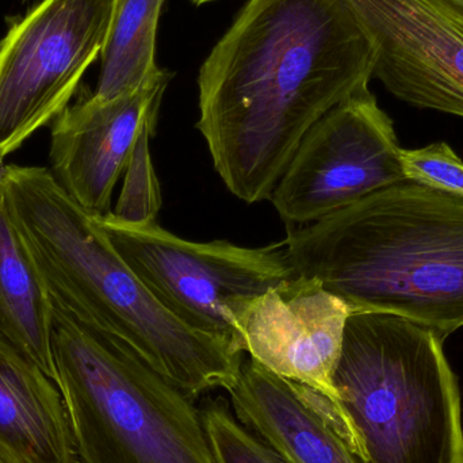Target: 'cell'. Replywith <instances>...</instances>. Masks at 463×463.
<instances>
[{
  "label": "cell",
  "instance_id": "1",
  "mask_svg": "<svg viewBox=\"0 0 463 463\" xmlns=\"http://www.w3.org/2000/svg\"><path fill=\"white\" fill-rule=\"evenodd\" d=\"M374 62L345 0H247L198 73L197 129L232 194L269 200L307 130L369 87Z\"/></svg>",
  "mask_w": 463,
  "mask_h": 463
},
{
  "label": "cell",
  "instance_id": "2",
  "mask_svg": "<svg viewBox=\"0 0 463 463\" xmlns=\"http://www.w3.org/2000/svg\"><path fill=\"white\" fill-rule=\"evenodd\" d=\"M0 184L52 304L129 348L194 402L236 383L241 351L165 309L48 168L0 162Z\"/></svg>",
  "mask_w": 463,
  "mask_h": 463
},
{
  "label": "cell",
  "instance_id": "3",
  "mask_svg": "<svg viewBox=\"0 0 463 463\" xmlns=\"http://www.w3.org/2000/svg\"><path fill=\"white\" fill-rule=\"evenodd\" d=\"M298 275L353 313H386L443 340L463 328V197L413 181L378 190L285 239Z\"/></svg>",
  "mask_w": 463,
  "mask_h": 463
},
{
  "label": "cell",
  "instance_id": "4",
  "mask_svg": "<svg viewBox=\"0 0 463 463\" xmlns=\"http://www.w3.org/2000/svg\"><path fill=\"white\" fill-rule=\"evenodd\" d=\"M443 342L399 316H350L335 385L362 463H463L461 393Z\"/></svg>",
  "mask_w": 463,
  "mask_h": 463
},
{
  "label": "cell",
  "instance_id": "5",
  "mask_svg": "<svg viewBox=\"0 0 463 463\" xmlns=\"http://www.w3.org/2000/svg\"><path fill=\"white\" fill-rule=\"evenodd\" d=\"M52 324L56 385L81 463H216L194 400L56 305Z\"/></svg>",
  "mask_w": 463,
  "mask_h": 463
},
{
  "label": "cell",
  "instance_id": "6",
  "mask_svg": "<svg viewBox=\"0 0 463 463\" xmlns=\"http://www.w3.org/2000/svg\"><path fill=\"white\" fill-rule=\"evenodd\" d=\"M98 222L165 309L190 328L227 340L239 350L242 317L250 304L298 275L285 240L247 248L224 240L190 241L157 222L135 227L111 213Z\"/></svg>",
  "mask_w": 463,
  "mask_h": 463
},
{
  "label": "cell",
  "instance_id": "7",
  "mask_svg": "<svg viewBox=\"0 0 463 463\" xmlns=\"http://www.w3.org/2000/svg\"><path fill=\"white\" fill-rule=\"evenodd\" d=\"M117 0H41L0 43V162L54 121L102 56Z\"/></svg>",
  "mask_w": 463,
  "mask_h": 463
},
{
  "label": "cell",
  "instance_id": "8",
  "mask_svg": "<svg viewBox=\"0 0 463 463\" xmlns=\"http://www.w3.org/2000/svg\"><path fill=\"white\" fill-rule=\"evenodd\" d=\"M402 154L393 121L366 87L307 130L269 201L288 227L312 224L407 181Z\"/></svg>",
  "mask_w": 463,
  "mask_h": 463
},
{
  "label": "cell",
  "instance_id": "9",
  "mask_svg": "<svg viewBox=\"0 0 463 463\" xmlns=\"http://www.w3.org/2000/svg\"><path fill=\"white\" fill-rule=\"evenodd\" d=\"M397 99L463 118V10L451 0H345Z\"/></svg>",
  "mask_w": 463,
  "mask_h": 463
},
{
  "label": "cell",
  "instance_id": "10",
  "mask_svg": "<svg viewBox=\"0 0 463 463\" xmlns=\"http://www.w3.org/2000/svg\"><path fill=\"white\" fill-rule=\"evenodd\" d=\"M351 307L316 278L297 275L256 298L240 328V350L269 372L323 397L362 461L361 445L335 385Z\"/></svg>",
  "mask_w": 463,
  "mask_h": 463
},
{
  "label": "cell",
  "instance_id": "11",
  "mask_svg": "<svg viewBox=\"0 0 463 463\" xmlns=\"http://www.w3.org/2000/svg\"><path fill=\"white\" fill-rule=\"evenodd\" d=\"M174 73L159 75L110 100L90 95L68 106L52 128L51 173L64 192L92 216L110 214L111 197L146 127H157Z\"/></svg>",
  "mask_w": 463,
  "mask_h": 463
},
{
  "label": "cell",
  "instance_id": "12",
  "mask_svg": "<svg viewBox=\"0 0 463 463\" xmlns=\"http://www.w3.org/2000/svg\"><path fill=\"white\" fill-rule=\"evenodd\" d=\"M237 420L288 463H362L345 426L323 397L279 377L253 359L242 361L227 391Z\"/></svg>",
  "mask_w": 463,
  "mask_h": 463
},
{
  "label": "cell",
  "instance_id": "13",
  "mask_svg": "<svg viewBox=\"0 0 463 463\" xmlns=\"http://www.w3.org/2000/svg\"><path fill=\"white\" fill-rule=\"evenodd\" d=\"M0 440L29 463H81L56 383L3 337Z\"/></svg>",
  "mask_w": 463,
  "mask_h": 463
},
{
  "label": "cell",
  "instance_id": "14",
  "mask_svg": "<svg viewBox=\"0 0 463 463\" xmlns=\"http://www.w3.org/2000/svg\"><path fill=\"white\" fill-rule=\"evenodd\" d=\"M52 323L53 305L11 222L0 184V337L56 383Z\"/></svg>",
  "mask_w": 463,
  "mask_h": 463
},
{
  "label": "cell",
  "instance_id": "15",
  "mask_svg": "<svg viewBox=\"0 0 463 463\" xmlns=\"http://www.w3.org/2000/svg\"><path fill=\"white\" fill-rule=\"evenodd\" d=\"M165 0H117L92 97L110 100L135 91L162 72L156 38Z\"/></svg>",
  "mask_w": 463,
  "mask_h": 463
},
{
  "label": "cell",
  "instance_id": "16",
  "mask_svg": "<svg viewBox=\"0 0 463 463\" xmlns=\"http://www.w3.org/2000/svg\"><path fill=\"white\" fill-rule=\"evenodd\" d=\"M156 127H146L138 137L124 173V184L116 209L119 222L135 227L155 224L162 208L159 179L152 163L149 140Z\"/></svg>",
  "mask_w": 463,
  "mask_h": 463
},
{
  "label": "cell",
  "instance_id": "17",
  "mask_svg": "<svg viewBox=\"0 0 463 463\" xmlns=\"http://www.w3.org/2000/svg\"><path fill=\"white\" fill-rule=\"evenodd\" d=\"M203 424L216 463H288L274 449L242 426L225 402L203 411Z\"/></svg>",
  "mask_w": 463,
  "mask_h": 463
},
{
  "label": "cell",
  "instance_id": "18",
  "mask_svg": "<svg viewBox=\"0 0 463 463\" xmlns=\"http://www.w3.org/2000/svg\"><path fill=\"white\" fill-rule=\"evenodd\" d=\"M402 162L408 181L463 197V162L449 144L402 149Z\"/></svg>",
  "mask_w": 463,
  "mask_h": 463
},
{
  "label": "cell",
  "instance_id": "19",
  "mask_svg": "<svg viewBox=\"0 0 463 463\" xmlns=\"http://www.w3.org/2000/svg\"><path fill=\"white\" fill-rule=\"evenodd\" d=\"M0 463H29L0 440Z\"/></svg>",
  "mask_w": 463,
  "mask_h": 463
},
{
  "label": "cell",
  "instance_id": "20",
  "mask_svg": "<svg viewBox=\"0 0 463 463\" xmlns=\"http://www.w3.org/2000/svg\"><path fill=\"white\" fill-rule=\"evenodd\" d=\"M190 2H192L193 5H206V3L214 2V0H190Z\"/></svg>",
  "mask_w": 463,
  "mask_h": 463
},
{
  "label": "cell",
  "instance_id": "21",
  "mask_svg": "<svg viewBox=\"0 0 463 463\" xmlns=\"http://www.w3.org/2000/svg\"><path fill=\"white\" fill-rule=\"evenodd\" d=\"M451 2L456 3V5L463 10V0H451Z\"/></svg>",
  "mask_w": 463,
  "mask_h": 463
}]
</instances>
